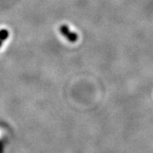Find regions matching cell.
<instances>
[{"label":"cell","mask_w":153,"mask_h":153,"mask_svg":"<svg viewBox=\"0 0 153 153\" xmlns=\"http://www.w3.org/2000/svg\"><path fill=\"white\" fill-rule=\"evenodd\" d=\"M59 31L60 34H62V36L65 37V39H67L69 42L75 43V42H76V41H78V39H79L78 34H77L76 33H75V32L71 31L68 25L63 24L62 26H60Z\"/></svg>","instance_id":"6da1fadb"},{"label":"cell","mask_w":153,"mask_h":153,"mask_svg":"<svg viewBox=\"0 0 153 153\" xmlns=\"http://www.w3.org/2000/svg\"><path fill=\"white\" fill-rule=\"evenodd\" d=\"M9 37V32L6 30H2L0 31V40L1 41H5Z\"/></svg>","instance_id":"7a4b0ae2"}]
</instances>
